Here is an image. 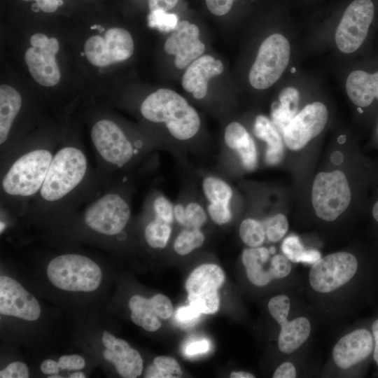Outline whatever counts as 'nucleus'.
I'll list each match as a JSON object with an SVG mask.
<instances>
[{
    "label": "nucleus",
    "mask_w": 378,
    "mask_h": 378,
    "mask_svg": "<svg viewBox=\"0 0 378 378\" xmlns=\"http://www.w3.org/2000/svg\"><path fill=\"white\" fill-rule=\"evenodd\" d=\"M142 115L153 122H164L169 133L179 140L194 136L200 127L196 110L180 94L161 88L148 95L141 106Z\"/></svg>",
    "instance_id": "1"
},
{
    "label": "nucleus",
    "mask_w": 378,
    "mask_h": 378,
    "mask_svg": "<svg viewBox=\"0 0 378 378\" xmlns=\"http://www.w3.org/2000/svg\"><path fill=\"white\" fill-rule=\"evenodd\" d=\"M87 169L84 153L74 147H65L52 158L41 188V197L49 202L60 200L83 180Z\"/></svg>",
    "instance_id": "2"
},
{
    "label": "nucleus",
    "mask_w": 378,
    "mask_h": 378,
    "mask_svg": "<svg viewBox=\"0 0 378 378\" xmlns=\"http://www.w3.org/2000/svg\"><path fill=\"white\" fill-rule=\"evenodd\" d=\"M47 274L55 286L68 291L94 290L102 277L96 262L78 254H65L53 258L48 265Z\"/></svg>",
    "instance_id": "3"
},
{
    "label": "nucleus",
    "mask_w": 378,
    "mask_h": 378,
    "mask_svg": "<svg viewBox=\"0 0 378 378\" xmlns=\"http://www.w3.org/2000/svg\"><path fill=\"white\" fill-rule=\"evenodd\" d=\"M52 154L47 150L29 151L18 158L2 180V188L8 195L31 196L41 188L46 177Z\"/></svg>",
    "instance_id": "4"
},
{
    "label": "nucleus",
    "mask_w": 378,
    "mask_h": 378,
    "mask_svg": "<svg viewBox=\"0 0 378 378\" xmlns=\"http://www.w3.org/2000/svg\"><path fill=\"white\" fill-rule=\"evenodd\" d=\"M351 198L349 183L342 172H321L316 176L312 201L318 218L326 221L335 220L346 209Z\"/></svg>",
    "instance_id": "5"
},
{
    "label": "nucleus",
    "mask_w": 378,
    "mask_h": 378,
    "mask_svg": "<svg viewBox=\"0 0 378 378\" xmlns=\"http://www.w3.org/2000/svg\"><path fill=\"white\" fill-rule=\"evenodd\" d=\"M290 47L287 38L274 34L261 43L248 79L255 89L264 90L275 83L288 64Z\"/></svg>",
    "instance_id": "6"
},
{
    "label": "nucleus",
    "mask_w": 378,
    "mask_h": 378,
    "mask_svg": "<svg viewBox=\"0 0 378 378\" xmlns=\"http://www.w3.org/2000/svg\"><path fill=\"white\" fill-rule=\"evenodd\" d=\"M358 260L348 252H336L314 263L309 274L312 288L322 293H330L348 283L356 274Z\"/></svg>",
    "instance_id": "7"
},
{
    "label": "nucleus",
    "mask_w": 378,
    "mask_h": 378,
    "mask_svg": "<svg viewBox=\"0 0 378 378\" xmlns=\"http://www.w3.org/2000/svg\"><path fill=\"white\" fill-rule=\"evenodd\" d=\"M371 0H354L345 10L335 32V43L344 53L356 51L365 41L373 20Z\"/></svg>",
    "instance_id": "8"
},
{
    "label": "nucleus",
    "mask_w": 378,
    "mask_h": 378,
    "mask_svg": "<svg viewBox=\"0 0 378 378\" xmlns=\"http://www.w3.org/2000/svg\"><path fill=\"white\" fill-rule=\"evenodd\" d=\"M88 61L97 66H106L130 57L134 52V41L125 29L114 27L108 29L104 36H90L84 46Z\"/></svg>",
    "instance_id": "9"
},
{
    "label": "nucleus",
    "mask_w": 378,
    "mask_h": 378,
    "mask_svg": "<svg viewBox=\"0 0 378 378\" xmlns=\"http://www.w3.org/2000/svg\"><path fill=\"white\" fill-rule=\"evenodd\" d=\"M130 209L118 195L106 194L92 204L85 213V221L93 230L106 235L120 232L127 225Z\"/></svg>",
    "instance_id": "10"
},
{
    "label": "nucleus",
    "mask_w": 378,
    "mask_h": 378,
    "mask_svg": "<svg viewBox=\"0 0 378 378\" xmlns=\"http://www.w3.org/2000/svg\"><path fill=\"white\" fill-rule=\"evenodd\" d=\"M290 304L289 298L285 295L274 296L268 302L270 314L281 326L278 346L285 354L292 353L300 347L311 332V324L307 318L288 321Z\"/></svg>",
    "instance_id": "11"
},
{
    "label": "nucleus",
    "mask_w": 378,
    "mask_h": 378,
    "mask_svg": "<svg viewBox=\"0 0 378 378\" xmlns=\"http://www.w3.org/2000/svg\"><path fill=\"white\" fill-rule=\"evenodd\" d=\"M328 118L326 106L321 102H314L304 106L291 120L282 136L288 148L298 150L318 135Z\"/></svg>",
    "instance_id": "12"
},
{
    "label": "nucleus",
    "mask_w": 378,
    "mask_h": 378,
    "mask_svg": "<svg viewBox=\"0 0 378 378\" xmlns=\"http://www.w3.org/2000/svg\"><path fill=\"white\" fill-rule=\"evenodd\" d=\"M91 138L100 155L113 164L122 166L132 157L131 143L120 128L109 120L97 122L92 128Z\"/></svg>",
    "instance_id": "13"
},
{
    "label": "nucleus",
    "mask_w": 378,
    "mask_h": 378,
    "mask_svg": "<svg viewBox=\"0 0 378 378\" xmlns=\"http://www.w3.org/2000/svg\"><path fill=\"white\" fill-rule=\"evenodd\" d=\"M0 312L27 321H36L41 315L40 305L31 293L16 280L0 277Z\"/></svg>",
    "instance_id": "14"
},
{
    "label": "nucleus",
    "mask_w": 378,
    "mask_h": 378,
    "mask_svg": "<svg viewBox=\"0 0 378 378\" xmlns=\"http://www.w3.org/2000/svg\"><path fill=\"white\" fill-rule=\"evenodd\" d=\"M199 35L200 30L196 24L182 20L166 40L164 50L175 56L174 64L177 68L184 69L204 52L205 46Z\"/></svg>",
    "instance_id": "15"
},
{
    "label": "nucleus",
    "mask_w": 378,
    "mask_h": 378,
    "mask_svg": "<svg viewBox=\"0 0 378 378\" xmlns=\"http://www.w3.org/2000/svg\"><path fill=\"white\" fill-rule=\"evenodd\" d=\"M58 50L59 43L54 37L41 47L27 50L24 59L29 73L40 85L50 87L59 83L60 72L55 59Z\"/></svg>",
    "instance_id": "16"
},
{
    "label": "nucleus",
    "mask_w": 378,
    "mask_h": 378,
    "mask_svg": "<svg viewBox=\"0 0 378 378\" xmlns=\"http://www.w3.org/2000/svg\"><path fill=\"white\" fill-rule=\"evenodd\" d=\"M374 340L368 330L360 328L343 336L335 345L332 358L342 369H348L365 360L372 352Z\"/></svg>",
    "instance_id": "17"
},
{
    "label": "nucleus",
    "mask_w": 378,
    "mask_h": 378,
    "mask_svg": "<svg viewBox=\"0 0 378 378\" xmlns=\"http://www.w3.org/2000/svg\"><path fill=\"white\" fill-rule=\"evenodd\" d=\"M223 69L220 59L209 55L201 56L188 66L182 77V86L195 99H201L207 93L209 80L222 74Z\"/></svg>",
    "instance_id": "18"
},
{
    "label": "nucleus",
    "mask_w": 378,
    "mask_h": 378,
    "mask_svg": "<svg viewBox=\"0 0 378 378\" xmlns=\"http://www.w3.org/2000/svg\"><path fill=\"white\" fill-rule=\"evenodd\" d=\"M105 360L113 363L118 374L125 378L139 377L143 370V360L139 353L123 340L116 338L111 349L103 351Z\"/></svg>",
    "instance_id": "19"
},
{
    "label": "nucleus",
    "mask_w": 378,
    "mask_h": 378,
    "mask_svg": "<svg viewBox=\"0 0 378 378\" xmlns=\"http://www.w3.org/2000/svg\"><path fill=\"white\" fill-rule=\"evenodd\" d=\"M224 139L226 146L238 153L246 170L255 169L258 164L256 146L253 138L242 125L237 122L227 125Z\"/></svg>",
    "instance_id": "20"
},
{
    "label": "nucleus",
    "mask_w": 378,
    "mask_h": 378,
    "mask_svg": "<svg viewBox=\"0 0 378 378\" xmlns=\"http://www.w3.org/2000/svg\"><path fill=\"white\" fill-rule=\"evenodd\" d=\"M347 94L358 106L366 107L374 98L378 99V71L369 74L361 70L352 71L346 82Z\"/></svg>",
    "instance_id": "21"
},
{
    "label": "nucleus",
    "mask_w": 378,
    "mask_h": 378,
    "mask_svg": "<svg viewBox=\"0 0 378 378\" xmlns=\"http://www.w3.org/2000/svg\"><path fill=\"white\" fill-rule=\"evenodd\" d=\"M253 133L267 144L266 162L269 165L279 164L284 158V146L281 134L272 122L263 115H258L253 125Z\"/></svg>",
    "instance_id": "22"
},
{
    "label": "nucleus",
    "mask_w": 378,
    "mask_h": 378,
    "mask_svg": "<svg viewBox=\"0 0 378 378\" xmlns=\"http://www.w3.org/2000/svg\"><path fill=\"white\" fill-rule=\"evenodd\" d=\"M224 280V272L219 266L215 264H204L190 274L186 282V288L188 294L218 290Z\"/></svg>",
    "instance_id": "23"
},
{
    "label": "nucleus",
    "mask_w": 378,
    "mask_h": 378,
    "mask_svg": "<svg viewBox=\"0 0 378 378\" xmlns=\"http://www.w3.org/2000/svg\"><path fill=\"white\" fill-rule=\"evenodd\" d=\"M299 99L298 90L288 87L280 92L279 101L272 105V122L281 135L291 120L297 115Z\"/></svg>",
    "instance_id": "24"
},
{
    "label": "nucleus",
    "mask_w": 378,
    "mask_h": 378,
    "mask_svg": "<svg viewBox=\"0 0 378 378\" xmlns=\"http://www.w3.org/2000/svg\"><path fill=\"white\" fill-rule=\"evenodd\" d=\"M22 99L20 93L11 86H0V143L8 139L13 120L20 111Z\"/></svg>",
    "instance_id": "25"
},
{
    "label": "nucleus",
    "mask_w": 378,
    "mask_h": 378,
    "mask_svg": "<svg viewBox=\"0 0 378 378\" xmlns=\"http://www.w3.org/2000/svg\"><path fill=\"white\" fill-rule=\"evenodd\" d=\"M131 319L137 326L149 332L158 330L161 327L159 317L146 304L145 298L134 295L129 300Z\"/></svg>",
    "instance_id": "26"
},
{
    "label": "nucleus",
    "mask_w": 378,
    "mask_h": 378,
    "mask_svg": "<svg viewBox=\"0 0 378 378\" xmlns=\"http://www.w3.org/2000/svg\"><path fill=\"white\" fill-rule=\"evenodd\" d=\"M204 193L211 204L229 205L233 192L231 187L223 180L209 176L202 183Z\"/></svg>",
    "instance_id": "27"
},
{
    "label": "nucleus",
    "mask_w": 378,
    "mask_h": 378,
    "mask_svg": "<svg viewBox=\"0 0 378 378\" xmlns=\"http://www.w3.org/2000/svg\"><path fill=\"white\" fill-rule=\"evenodd\" d=\"M183 375L178 362L172 357L158 356L153 365L146 370L145 377L148 378H178Z\"/></svg>",
    "instance_id": "28"
},
{
    "label": "nucleus",
    "mask_w": 378,
    "mask_h": 378,
    "mask_svg": "<svg viewBox=\"0 0 378 378\" xmlns=\"http://www.w3.org/2000/svg\"><path fill=\"white\" fill-rule=\"evenodd\" d=\"M171 231V224L155 217L146 227L144 235L146 242L152 248H162L169 241Z\"/></svg>",
    "instance_id": "29"
},
{
    "label": "nucleus",
    "mask_w": 378,
    "mask_h": 378,
    "mask_svg": "<svg viewBox=\"0 0 378 378\" xmlns=\"http://www.w3.org/2000/svg\"><path fill=\"white\" fill-rule=\"evenodd\" d=\"M204 241V236L199 228L186 227L176 237L174 248L176 253L185 255L200 247Z\"/></svg>",
    "instance_id": "30"
},
{
    "label": "nucleus",
    "mask_w": 378,
    "mask_h": 378,
    "mask_svg": "<svg viewBox=\"0 0 378 378\" xmlns=\"http://www.w3.org/2000/svg\"><path fill=\"white\" fill-rule=\"evenodd\" d=\"M239 232L242 241L250 247L260 246L266 237L263 223L253 218L244 220Z\"/></svg>",
    "instance_id": "31"
},
{
    "label": "nucleus",
    "mask_w": 378,
    "mask_h": 378,
    "mask_svg": "<svg viewBox=\"0 0 378 378\" xmlns=\"http://www.w3.org/2000/svg\"><path fill=\"white\" fill-rule=\"evenodd\" d=\"M281 249L285 255L295 262L312 263L315 259L314 250H304L299 238L294 234L284 240Z\"/></svg>",
    "instance_id": "32"
},
{
    "label": "nucleus",
    "mask_w": 378,
    "mask_h": 378,
    "mask_svg": "<svg viewBox=\"0 0 378 378\" xmlns=\"http://www.w3.org/2000/svg\"><path fill=\"white\" fill-rule=\"evenodd\" d=\"M188 300L189 304L201 314H214L218 310L220 306L218 290L188 294Z\"/></svg>",
    "instance_id": "33"
},
{
    "label": "nucleus",
    "mask_w": 378,
    "mask_h": 378,
    "mask_svg": "<svg viewBox=\"0 0 378 378\" xmlns=\"http://www.w3.org/2000/svg\"><path fill=\"white\" fill-rule=\"evenodd\" d=\"M148 22L149 27L152 28H157L164 32H169L177 26L178 17L174 13L159 9L150 11Z\"/></svg>",
    "instance_id": "34"
},
{
    "label": "nucleus",
    "mask_w": 378,
    "mask_h": 378,
    "mask_svg": "<svg viewBox=\"0 0 378 378\" xmlns=\"http://www.w3.org/2000/svg\"><path fill=\"white\" fill-rule=\"evenodd\" d=\"M265 235L267 239L272 242H277L281 240L288 229V222L286 217L283 214H276L267 218L263 223Z\"/></svg>",
    "instance_id": "35"
},
{
    "label": "nucleus",
    "mask_w": 378,
    "mask_h": 378,
    "mask_svg": "<svg viewBox=\"0 0 378 378\" xmlns=\"http://www.w3.org/2000/svg\"><path fill=\"white\" fill-rule=\"evenodd\" d=\"M206 220L203 207L197 202H190L185 207L184 218L181 225L190 228H200Z\"/></svg>",
    "instance_id": "36"
},
{
    "label": "nucleus",
    "mask_w": 378,
    "mask_h": 378,
    "mask_svg": "<svg viewBox=\"0 0 378 378\" xmlns=\"http://www.w3.org/2000/svg\"><path fill=\"white\" fill-rule=\"evenodd\" d=\"M270 251L265 247H251L244 250L242 262L246 268L266 262L270 258Z\"/></svg>",
    "instance_id": "37"
},
{
    "label": "nucleus",
    "mask_w": 378,
    "mask_h": 378,
    "mask_svg": "<svg viewBox=\"0 0 378 378\" xmlns=\"http://www.w3.org/2000/svg\"><path fill=\"white\" fill-rule=\"evenodd\" d=\"M148 300L150 307L160 318L164 320L172 316V304L166 295L158 294Z\"/></svg>",
    "instance_id": "38"
},
{
    "label": "nucleus",
    "mask_w": 378,
    "mask_h": 378,
    "mask_svg": "<svg viewBox=\"0 0 378 378\" xmlns=\"http://www.w3.org/2000/svg\"><path fill=\"white\" fill-rule=\"evenodd\" d=\"M155 217L172 224L174 219V209L172 203L163 195L157 197L153 203Z\"/></svg>",
    "instance_id": "39"
},
{
    "label": "nucleus",
    "mask_w": 378,
    "mask_h": 378,
    "mask_svg": "<svg viewBox=\"0 0 378 378\" xmlns=\"http://www.w3.org/2000/svg\"><path fill=\"white\" fill-rule=\"evenodd\" d=\"M201 313L195 307L183 306L179 307L176 312V320L182 327L188 328L193 326L199 319Z\"/></svg>",
    "instance_id": "40"
},
{
    "label": "nucleus",
    "mask_w": 378,
    "mask_h": 378,
    "mask_svg": "<svg viewBox=\"0 0 378 378\" xmlns=\"http://www.w3.org/2000/svg\"><path fill=\"white\" fill-rule=\"evenodd\" d=\"M207 210L211 220L218 225L225 224L232 218L229 205L209 203Z\"/></svg>",
    "instance_id": "41"
},
{
    "label": "nucleus",
    "mask_w": 378,
    "mask_h": 378,
    "mask_svg": "<svg viewBox=\"0 0 378 378\" xmlns=\"http://www.w3.org/2000/svg\"><path fill=\"white\" fill-rule=\"evenodd\" d=\"M1 378H27L29 370L27 366L21 362L10 363L6 368L0 372Z\"/></svg>",
    "instance_id": "42"
},
{
    "label": "nucleus",
    "mask_w": 378,
    "mask_h": 378,
    "mask_svg": "<svg viewBox=\"0 0 378 378\" xmlns=\"http://www.w3.org/2000/svg\"><path fill=\"white\" fill-rule=\"evenodd\" d=\"M58 363L61 370H80L85 365L84 358L76 354L62 356Z\"/></svg>",
    "instance_id": "43"
},
{
    "label": "nucleus",
    "mask_w": 378,
    "mask_h": 378,
    "mask_svg": "<svg viewBox=\"0 0 378 378\" xmlns=\"http://www.w3.org/2000/svg\"><path fill=\"white\" fill-rule=\"evenodd\" d=\"M234 0H205L208 10L214 15L221 16L231 9Z\"/></svg>",
    "instance_id": "44"
},
{
    "label": "nucleus",
    "mask_w": 378,
    "mask_h": 378,
    "mask_svg": "<svg viewBox=\"0 0 378 378\" xmlns=\"http://www.w3.org/2000/svg\"><path fill=\"white\" fill-rule=\"evenodd\" d=\"M209 343L206 340H195L188 344L186 353L188 356H195L209 351Z\"/></svg>",
    "instance_id": "45"
},
{
    "label": "nucleus",
    "mask_w": 378,
    "mask_h": 378,
    "mask_svg": "<svg viewBox=\"0 0 378 378\" xmlns=\"http://www.w3.org/2000/svg\"><path fill=\"white\" fill-rule=\"evenodd\" d=\"M295 368L290 362H286L280 365L273 374L274 378H295Z\"/></svg>",
    "instance_id": "46"
},
{
    "label": "nucleus",
    "mask_w": 378,
    "mask_h": 378,
    "mask_svg": "<svg viewBox=\"0 0 378 378\" xmlns=\"http://www.w3.org/2000/svg\"><path fill=\"white\" fill-rule=\"evenodd\" d=\"M178 1V0H148V7L150 11L159 9L168 11L173 8Z\"/></svg>",
    "instance_id": "47"
},
{
    "label": "nucleus",
    "mask_w": 378,
    "mask_h": 378,
    "mask_svg": "<svg viewBox=\"0 0 378 378\" xmlns=\"http://www.w3.org/2000/svg\"><path fill=\"white\" fill-rule=\"evenodd\" d=\"M38 7L46 13H52L62 4L59 0H36Z\"/></svg>",
    "instance_id": "48"
},
{
    "label": "nucleus",
    "mask_w": 378,
    "mask_h": 378,
    "mask_svg": "<svg viewBox=\"0 0 378 378\" xmlns=\"http://www.w3.org/2000/svg\"><path fill=\"white\" fill-rule=\"evenodd\" d=\"M41 370L46 374H56L61 368L58 362L52 359H46L41 364Z\"/></svg>",
    "instance_id": "49"
},
{
    "label": "nucleus",
    "mask_w": 378,
    "mask_h": 378,
    "mask_svg": "<svg viewBox=\"0 0 378 378\" xmlns=\"http://www.w3.org/2000/svg\"><path fill=\"white\" fill-rule=\"evenodd\" d=\"M372 334L374 340L373 357L378 365V318L372 325Z\"/></svg>",
    "instance_id": "50"
},
{
    "label": "nucleus",
    "mask_w": 378,
    "mask_h": 378,
    "mask_svg": "<svg viewBox=\"0 0 378 378\" xmlns=\"http://www.w3.org/2000/svg\"><path fill=\"white\" fill-rule=\"evenodd\" d=\"M116 338L107 330H104L102 336V342L106 349H111L115 343Z\"/></svg>",
    "instance_id": "51"
},
{
    "label": "nucleus",
    "mask_w": 378,
    "mask_h": 378,
    "mask_svg": "<svg viewBox=\"0 0 378 378\" xmlns=\"http://www.w3.org/2000/svg\"><path fill=\"white\" fill-rule=\"evenodd\" d=\"M230 377L231 378H254L255 377V376L252 374L251 373L244 372V371L232 372H231Z\"/></svg>",
    "instance_id": "52"
},
{
    "label": "nucleus",
    "mask_w": 378,
    "mask_h": 378,
    "mask_svg": "<svg viewBox=\"0 0 378 378\" xmlns=\"http://www.w3.org/2000/svg\"><path fill=\"white\" fill-rule=\"evenodd\" d=\"M343 155L339 151H335L331 154L330 160L335 164H340L343 161Z\"/></svg>",
    "instance_id": "53"
},
{
    "label": "nucleus",
    "mask_w": 378,
    "mask_h": 378,
    "mask_svg": "<svg viewBox=\"0 0 378 378\" xmlns=\"http://www.w3.org/2000/svg\"><path fill=\"white\" fill-rule=\"evenodd\" d=\"M372 215L375 220L378 222V201L374 204L373 206Z\"/></svg>",
    "instance_id": "54"
},
{
    "label": "nucleus",
    "mask_w": 378,
    "mask_h": 378,
    "mask_svg": "<svg viewBox=\"0 0 378 378\" xmlns=\"http://www.w3.org/2000/svg\"><path fill=\"white\" fill-rule=\"evenodd\" d=\"M70 378H85V375L82 372H76L69 375Z\"/></svg>",
    "instance_id": "55"
},
{
    "label": "nucleus",
    "mask_w": 378,
    "mask_h": 378,
    "mask_svg": "<svg viewBox=\"0 0 378 378\" xmlns=\"http://www.w3.org/2000/svg\"><path fill=\"white\" fill-rule=\"evenodd\" d=\"M48 377H49V378H55V377L59 378V377H60V376H59V375H57V374H56L55 375L49 376Z\"/></svg>",
    "instance_id": "56"
},
{
    "label": "nucleus",
    "mask_w": 378,
    "mask_h": 378,
    "mask_svg": "<svg viewBox=\"0 0 378 378\" xmlns=\"http://www.w3.org/2000/svg\"><path fill=\"white\" fill-rule=\"evenodd\" d=\"M270 251L271 253H274L275 252V248L272 247L270 248Z\"/></svg>",
    "instance_id": "57"
},
{
    "label": "nucleus",
    "mask_w": 378,
    "mask_h": 378,
    "mask_svg": "<svg viewBox=\"0 0 378 378\" xmlns=\"http://www.w3.org/2000/svg\"><path fill=\"white\" fill-rule=\"evenodd\" d=\"M294 71H295V69L293 68V69H292V72H294Z\"/></svg>",
    "instance_id": "58"
},
{
    "label": "nucleus",
    "mask_w": 378,
    "mask_h": 378,
    "mask_svg": "<svg viewBox=\"0 0 378 378\" xmlns=\"http://www.w3.org/2000/svg\"><path fill=\"white\" fill-rule=\"evenodd\" d=\"M23 1H30V0H23ZM36 1V0H35Z\"/></svg>",
    "instance_id": "59"
}]
</instances>
